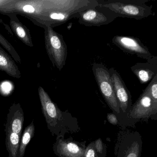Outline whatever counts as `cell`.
Returning <instances> with one entry per match:
<instances>
[{"label": "cell", "mask_w": 157, "mask_h": 157, "mask_svg": "<svg viewBox=\"0 0 157 157\" xmlns=\"http://www.w3.org/2000/svg\"><path fill=\"white\" fill-rule=\"evenodd\" d=\"M94 5L92 0H9L0 7V13L20 14L44 28L51 26V16L55 13L77 15Z\"/></svg>", "instance_id": "6da1fadb"}, {"label": "cell", "mask_w": 157, "mask_h": 157, "mask_svg": "<svg viewBox=\"0 0 157 157\" xmlns=\"http://www.w3.org/2000/svg\"><path fill=\"white\" fill-rule=\"evenodd\" d=\"M38 92L42 113L52 135L63 139L66 133L76 131L77 122L71 114L61 111L43 87L39 86Z\"/></svg>", "instance_id": "7a4b0ae2"}, {"label": "cell", "mask_w": 157, "mask_h": 157, "mask_svg": "<svg viewBox=\"0 0 157 157\" xmlns=\"http://www.w3.org/2000/svg\"><path fill=\"white\" fill-rule=\"evenodd\" d=\"M98 5L105 7L118 17L141 20L151 15L152 5L146 3L149 0H97Z\"/></svg>", "instance_id": "3957f363"}, {"label": "cell", "mask_w": 157, "mask_h": 157, "mask_svg": "<svg viewBox=\"0 0 157 157\" xmlns=\"http://www.w3.org/2000/svg\"><path fill=\"white\" fill-rule=\"evenodd\" d=\"M44 29L45 45L47 53L53 66L59 71L66 65L67 47L62 35L57 33L50 26Z\"/></svg>", "instance_id": "277c9868"}, {"label": "cell", "mask_w": 157, "mask_h": 157, "mask_svg": "<svg viewBox=\"0 0 157 157\" xmlns=\"http://www.w3.org/2000/svg\"><path fill=\"white\" fill-rule=\"evenodd\" d=\"M93 72L100 92L105 101L114 113H120L119 105L115 94L114 90L109 69L103 64L94 63Z\"/></svg>", "instance_id": "5b68a950"}, {"label": "cell", "mask_w": 157, "mask_h": 157, "mask_svg": "<svg viewBox=\"0 0 157 157\" xmlns=\"http://www.w3.org/2000/svg\"><path fill=\"white\" fill-rule=\"evenodd\" d=\"M118 16L109 9L98 5L78 13L77 19L81 25L86 26H101L113 22Z\"/></svg>", "instance_id": "8992f818"}, {"label": "cell", "mask_w": 157, "mask_h": 157, "mask_svg": "<svg viewBox=\"0 0 157 157\" xmlns=\"http://www.w3.org/2000/svg\"><path fill=\"white\" fill-rule=\"evenodd\" d=\"M112 42L124 52L135 55L143 59L147 60L153 56L148 48L137 37L128 36L116 35L113 37Z\"/></svg>", "instance_id": "52a82bcc"}, {"label": "cell", "mask_w": 157, "mask_h": 157, "mask_svg": "<svg viewBox=\"0 0 157 157\" xmlns=\"http://www.w3.org/2000/svg\"><path fill=\"white\" fill-rule=\"evenodd\" d=\"M157 113V101L152 99L146 87L136 102L131 106L129 117L134 119L148 118L156 116Z\"/></svg>", "instance_id": "ba28073f"}, {"label": "cell", "mask_w": 157, "mask_h": 157, "mask_svg": "<svg viewBox=\"0 0 157 157\" xmlns=\"http://www.w3.org/2000/svg\"><path fill=\"white\" fill-rule=\"evenodd\" d=\"M109 71L120 112L125 113L128 110L129 112L132 104L130 92L126 86L119 73L114 68L109 69Z\"/></svg>", "instance_id": "9c48e42d"}, {"label": "cell", "mask_w": 157, "mask_h": 157, "mask_svg": "<svg viewBox=\"0 0 157 157\" xmlns=\"http://www.w3.org/2000/svg\"><path fill=\"white\" fill-rule=\"evenodd\" d=\"M146 63H137L131 67V70L141 84L151 81L157 75V57L153 56Z\"/></svg>", "instance_id": "30bf717a"}, {"label": "cell", "mask_w": 157, "mask_h": 157, "mask_svg": "<svg viewBox=\"0 0 157 157\" xmlns=\"http://www.w3.org/2000/svg\"><path fill=\"white\" fill-rule=\"evenodd\" d=\"M24 113L21 104L13 103L10 107L5 124V132H12L21 136Z\"/></svg>", "instance_id": "8fae6325"}, {"label": "cell", "mask_w": 157, "mask_h": 157, "mask_svg": "<svg viewBox=\"0 0 157 157\" xmlns=\"http://www.w3.org/2000/svg\"><path fill=\"white\" fill-rule=\"evenodd\" d=\"M53 150L59 157H83L85 149L76 143L62 138H56L53 146Z\"/></svg>", "instance_id": "7c38bea8"}, {"label": "cell", "mask_w": 157, "mask_h": 157, "mask_svg": "<svg viewBox=\"0 0 157 157\" xmlns=\"http://www.w3.org/2000/svg\"><path fill=\"white\" fill-rule=\"evenodd\" d=\"M9 16L11 28L17 37L27 46L33 47L34 45L30 30L19 21L16 14H11Z\"/></svg>", "instance_id": "4fadbf2b"}, {"label": "cell", "mask_w": 157, "mask_h": 157, "mask_svg": "<svg viewBox=\"0 0 157 157\" xmlns=\"http://www.w3.org/2000/svg\"><path fill=\"white\" fill-rule=\"evenodd\" d=\"M0 71L13 78H20L21 71L13 59L0 47Z\"/></svg>", "instance_id": "5bb4252c"}, {"label": "cell", "mask_w": 157, "mask_h": 157, "mask_svg": "<svg viewBox=\"0 0 157 157\" xmlns=\"http://www.w3.org/2000/svg\"><path fill=\"white\" fill-rule=\"evenodd\" d=\"M6 145L9 157H18L21 136L12 132H6Z\"/></svg>", "instance_id": "9a60e30c"}, {"label": "cell", "mask_w": 157, "mask_h": 157, "mask_svg": "<svg viewBox=\"0 0 157 157\" xmlns=\"http://www.w3.org/2000/svg\"><path fill=\"white\" fill-rule=\"evenodd\" d=\"M35 132V127L34 124V121L33 120L31 124L27 126L24 130L20 141L18 157H23L24 156L26 147L34 136Z\"/></svg>", "instance_id": "2e32d148"}, {"label": "cell", "mask_w": 157, "mask_h": 157, "mask_svg": "<svg viewBox=\"0 0 157 157\" xmlns=\"http://www.w3.org/2000/svg\"><path fill=\"white\" fill-rule=\"evenodd\" d=\"M0 44L10 54L13 59L17 63H21V59L17 51L15 50L12 45L0 33Z\"/></svg>", "instance_id": "e0dca14e"}, {"label": "cell", "mask_w": 157, "mask_h": 157, "mask_svg": "<svg viewBox=\"0 0 157 157\" xmlns=\"http://www.w3.org/2000/svg\"><path fill=\"white\" fill-rule=\"evenodd\" d=\"M147 88L152 99L157 101V75L151 81Z\"/></svg>", "instance_id": "ac0fdd59"}, {"label": "cell", "mask_w": 157, "mask_h": 157, "mask_svg": "<svg viewBox=\"0 0 157 157\" xmlns=\"http://www.w3.org/2000/svg\"><path fill=\"white\" fill-rule=\"evenodd\" d=\"M95 148L94 142H92L85 150L83 157H95Z\"/></svg>", "instance_id": "d6986e66"}, {"label": "cell", "mask_w": 157, "mask_h": 157, "mask_svg": "<svg viewBox=\"0 0 157 157\" xmlns=\"http://www.w3.org/2000/svg\"><path fill=\"white\" fill-rule=\"evenodd\" d=\"M94 143L95 150L97 152L100 153H102L103 147L102 141L101 140V139H98L97 140H95Z\"/></svg>", "instance_id": "ffe728a7"}, {"label": "cell", "mask_w": 157, "mask_h": 157, "mask_svg": "<svg viewBox=\"0 0 157 157\" xmlns=\"http://www.w3.org/2000/svg\"><path fill=\"white\" fill-rule=\"evenodd\" d=\"M107 118L108 122L112 124H117L118 122L117 118L113 113H108L107 114Z\"/></svg>", "instance_id": "44dd1931"}, {"label": "cell", "mask_w": 157, "mask_h": 157, "mask_svg": "<svg viewBox=\"0 0 157 157\" xmlns=\"http://www.w3.org/2000/svg\"><path fill=\"white\" fill-rule=\"evenodd\" d=\"M8 0H1L0 1V7H1L2 5H4L8 2Z\"/></svg>", "instance_id": "7402d4cb"}, {"label": "cell", "mask_w": 157, "mask_h": 157, "mask_svg": "<svg viewBox=\"0 0 157 157\" xmlns=\"http://www.w3.org/2000/svg\"></svg>", "instance_id": "603a6c76"}]
</instances>
